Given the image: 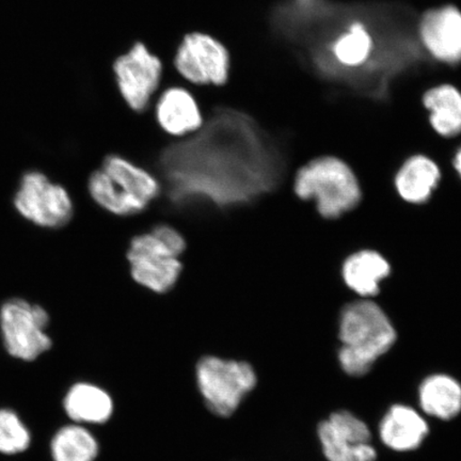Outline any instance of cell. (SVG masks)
I'll list each match as a JSON object with an SVG mask.
<instances>
[{
	"label": "cell",
	"mask_w": 461,
	"mask_h": 461,
	"mask_svg": "<svg viewBox=\"0 0 461 461\" xmlns=\"http://www.w3.org/2000/svg\"><path fill=\"white\" fill-rule=\"evenodd\" d=\"M158 167L176 209L223 211L272 193L284 178L285 158L250 115L221 108L197 134L164 149Z\"/></svg>",
	"instance_id": "6da1fadb"
},
{
	"label": "cell",
	"mask_w": 461,
	"mask_h": 461,
	"mask_svg": "<svg viewBox=\"0 0 461 461\" xmlns=\"http://www.w3.org/2000/svg\"><path fill=\"white\" fill-rule=\"evenodd\" d=\"M396 337L393 324L376 303L361 299L348 303L339 317V365L350 376H363L388 353Z\"/></svg>",
	"instance_id": "7a4b0ae2"
},
{
	"label": "cell",
	"mask_w": 461,
	"mask_h": 461,
	"mask_svg": "<svg viewBox=\"0 0 461 461\" xmlns=\"http://www.w3.org/2000/svg\"><path fill=\"white\" fill-rule=\"evenodd\" d=\"M294 190L298 198L316 202L317 212L337 219L354 210L362 197L358 177L345 161L331 155L310 160L296 173Z\"/></svg>",
	"instance_id": "3957f363"
},
{
	"label": "cell",
	"mask_w": 461,
	"mask_h": 461,
	"mask_svg": "<svg viewBox=\"0 0 461 461\" xmlns=\"http://www.w3.org/2000/svg\"><path fill=\"white\" fill-rule=\"evenodd\" d=\"M194 382L207 411L228 419L257 389L258 376L249 361L207 354L195 362Z\"/></svg>",
	"instance_id": "277c9868"
},
{
	"label": "cell",
	"mask_w": 461,
	"mask_h": 461,
	"mask_svg": "<svg viewBox=\"0 0 461 461\" xmlns=\"http://www.w3.org/2000/svg\"><path fill=\"white\" fill-rule=\"evenodd\" d=\"M50 322L46 311L22 299L5 303L0 310V326L5 348L11 356L33 361L51 348V339L45 334Z\"/></svg>",
	"instance_id": "5b68a950"
},
{
	"label": "cell",
	"mask_w": 461,
	"mask_h": 461,
	"mask_svg": "<svg viewBox=\"0 0 461 461\" xmlns=\"http://www.w3.org/2000/svg\"><path fill=\"white\" fill-rule=\"evenodd\" d=\"M14 204L23 216L41 227L61 228L73 217V203L67 190L39 172L23 177Z\"/></svg>",
	"instance_id": "8992f818"
},
{
	"label": "cell",
	"mask_w": 461,
	"mask_h": 461,
	"mask_svg": "<svg viewBox=\"0 0 461 461\" xmlns=\"http://www.w3.org/2000/svg\"><path fill=\"white\" fill-rule=\"evenodd\" d=\"M175 65L193 84L221 86L229 78V51L209 34H187L177 50Z\"/></svg>",
	"instance_id": "52a82bcc"
},
{
	"label": "cell",
	"mask_w": 461,
	"mask_h": 461,
	"mask_svg": "<svg viewBox=\"0 0 461 461\" xmlns=\"http://www.w3.org/2000/svg\"><path fill=\"white\" fill-rule=\"evenodd\" d=\"M319 439L328 461H375L376 449L367 425L349 411H338L319 425Z\"/></svg>",
	"instance_id": "ba28073f"
},
{
	"label": "cell",
	"mask_w": 461,
	"mask_h": 461,
	"mask_svg": "<svg viewBox=\"0 0 461 461\" xmlns=\"http://www.w3.org/2000/svg\"><path fill=\"white\" fill-rule=\"evenodd\" d=\"M113 71L121 95L135 112H143L158 88L163 66L147 46L136 43L114 62Z\"/></svg>",
	"instance_id": "9c48e42d"
},
{
	"label": "cell",
	"mask_w": 461,
	"mask_h": 461,
	"mask_svg": "<svg viewBox=\"0 0 461 461\" xmlns=\"http://www.w3.org/2000/svg\"><path fill=\"white\" fill-rule=\"evenodd\" d=\"M418 38L435 61L460 65L461 11L452 5L425 11L418 23Z\"/></svg>",
	"instance_id": "30bf717a"
},
{
	"label": "cell",
	"mask_w": 461,
	"mask_h": 461,
	"mask_svg": "<svg viewBox=\"0 0 461 461\" xmlns=\"http://www.w3.org/2000/svg\"><path fill=\"white\" fill-rule=\"evenodd\" d=\"M429 424L409 406L394 405L384 414L379 425V437L384 445L395 452L417 449L429 435Z\"/></svg>",
	"instance_id": "8fae6325"
},
{
	"label": "cell",
	"mask_w": 461,
	"mask_h": 461,
	"mask_svg": "<svg viewBox=\"0 0 461 461\" xmlns=\"http://www.w3.org/2000/svg\"><path fill=\"white\" fill-rule=\"evenodd\" d=\"M63 408L75 424L105 425L113 417L115 402L101 385L77 383L68 391Z\"/></svg>",
	"instance_id": "7c38bea8"
},
{
	"label": "cell",
	"mask_w": 461,
	"mask_h": 461,
	"mask_svg": "<svg viewBox=\"0 0 461 461\" xmlns=\"http://www.w3.org/2000/svg\"><path fill=\"white\" fill-rule=\"evenodd\" d=\"M441 180L435 160L423 154L412 155L396 173L394 185L400 197L411 204H423L431 197Z\"/></svg>",
	"instance_id": "4fadbf2b"
},
{
	"label": "cell",
	"mask_w": 461,
	"mask_h": 461,
	"mask_svg": "<svg viewBox=\"0 0 461 461\" xmlns=\"http://www.w3.org/2000/svg\"><path fill=\"white\" fill-rule=\"evenodd\" d=\"M422 104L429 124L437 136L453 140L461 136V92L449 84L432 86L425 92Z\"/></svg>",
	"instance_id": "5bb4252c"
},
{
	"label": "cell",
	"mask_w": 461,
	"mask_h": 461,
	"mask_svg": "<svg viewBox=\"0 0 461 461\" xmlns=\"http://www.w3.org/2000/svg\"><path fill=\"white\" fill-rule=\"evenodd\" d=\"M390 274V263L374 250L353 253L345 259L342 267L345 285L363 299L378 295L380 284Z\"/></svg>",
	"instance_id": "9a60e30c"
},
{
	"label": "cell",
	"mask_w": 461,
	"mask_h": 461,
	"mask_svg": "<svg viewBox=\"0 0 461 461\" xmlns=\"http://www.w3.org/2000/svg\"><path fill=\"white\" fill-rule=\"evenodd\" d=\"M157 117L160 128L173 136L190 134L203 125L197 102L182 88H170L161 95Z\"/></svg>",
	"instance_id": "2e32d148"
},
{
	"label": "cell",
	"mask_w": 461,
	"mask_h": 461,
	"mask_svg": "<svg viewBox=\"0 0 461 461\" xmlns=\"http://www.w3.org/2000/svg\"><path fill=\"white\" fill-rule=\"evenodd\" d=\"M136 284L157 294H165L177 284L183 270L180 259L161 255L128 257Z\"/></svg>",
	"instance_id": "e0dca14e"
},
{
	"label": "cell",
	"mask_w": 461,
	"mask_h": 461,
	"mask_svg": "<svg viewBox=\"0 0 461 461\" xmlns=\"http://www.w3.org/2000/svg\"><path fill=\"white\" fill-rule=\"evenodd\" d=\"M102 170L125 193L149 205L159 197L161 185L158 178L120 155H108L103 161Z\"/></svg>",
	"instance_id": "ac0fdd59"
},
{
	"label": "cell",
	"mask_w": 461,
	"mask_h": 461,
	"mask_svg": "<svg viewBox=\"0 0 461 461\" xmlns=\"http://www.w3.org/2000/svg\"><path fill=\"white\" fill-rule=\"evenodd\" d=\"M419 401L429 416L451 420L461 411V384L448 375H431L420 384Z\"/></svg>",
	"instance_id": "d6986e66"
},
{
	"label": "cell",
	"mask_w": 461,
	"mask_h": 461,
	"mask_svg": "<svg viewBox=\"0 0 461 461\" xmlns=\"http://www.w3.org/2000/svg\"><path fill=\"white\" fill-rule=\"evenodd\" d=\"M375 41L365 23L353 20L348 29L339 34L330 45L331 55L339 66L358 68L370 60Z\"/></svg>",
	"instance_id": "ffe728a7"
},
{
	"label": "cell",
	"mask_w": 461,
	"mask_h": 461,
	"mask_svg": "<svg viewBox=\"0 0 461 461\" xmlns=\"http://www.w3.org/2000/svg\"><path fill=\"white\" fill-rule=\"evenodd\" d=\"M54 461H95L101 447L96 437L80 424L63 426L50 445Z\"/></svg>",
	"instance_id": "44dd1931"
},
{
	"label": "cell",
	"mask_w": 461,
	"mask_h": 461,
	"mask_svg": "<svg viewBox=\"0 0 461 461\" xmlns=\"http://www.w3.org/2000/svg\"><path fill=\"white\" fill-rule=\"evenodd\" d=\"M88 189L92 199L104 210L117 216L140 214L148 209L149 204L125 193L105 172L96 170L92 173Z\"/></svg>",
	"instance_id": "7402d4cb"
},
{
	"label": "cell",
	"mask_w": 461,
	"mask_h": 461,
	"mask_svg": "<svg viewBox=\"0 0 461 461\" xmlns=\"http://www.w3.org/2000/svg\"><path fill=\"white\" fill-rule=\"evenodd\" d=\"M31 446V434L17 414L9 409L0 411V453L14 455Z\"/></svg>",
	"instance_id": "603a6c76"
},
{
	"label": "cell",
	"mask_w": 461,
	"mask_h": 461,
	"mask_svg": "<svg viewBox=\"0 0 461 461\" xmlns=\"http://www.w3.org/2000/svg\"><path fill=\"white\" fill-rule=\"evenodd\" d=\"M151 232L163 241L173 256L178 258L186 250L187 243L185 239H184V236L178 232L177 230L169 226V224H157V226L151 230Z\"/></svg>",
	"instance_id": "cb8c5ba5"
},
{
	"label": "cell",
	"mask_w": 461,
	"mask_h": 461,
	"mask_svg": "<svg viewBox=\"0 0 461 461\" xmlns=\"http://www.w3.org/2000/svg\"><path fill=\"white\" fill-rule=\"evenodd\" d=\"M453 164L455 170L457 171L459 176L461 177V146L458 148L456 153H455Z\"/></svg>",
	"instance_id": "d4e9b609"
}]
</instances>
